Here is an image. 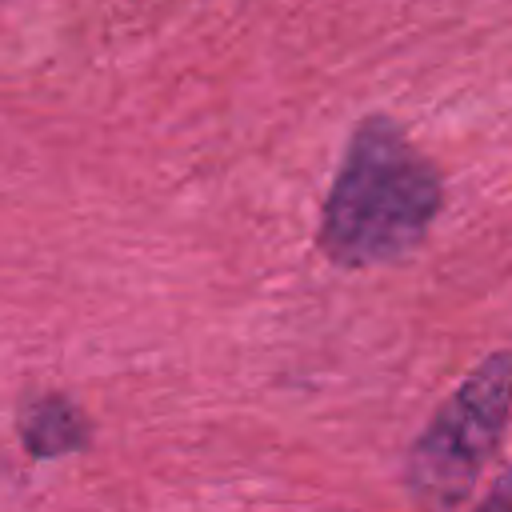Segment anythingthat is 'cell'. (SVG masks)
Wrapping results in <instances>:
<instances>
[{
  "label": "cell",
  "instance_id": "1",
  "mask_svg": "<svg viewBox=\"0 0 512 512\" xmlns=\"http://www.w3.org/2000/svg\"><path fill=\"white\" fill-rule=\"evenodd\" d=\"M444 204L436 164L392 116H364L348 136L320 212V252L340 268L396 264L424 244Z\"/></svg>",
  "mask_w": 512,
  "mask_h": 512
},
{
  "label": "cell",
  "instance_id": "2",
  "mask_svg": "<svg viewBox=\"0 0 512 512\" xmlns=\"http://www.w3.org/2000/svg\"><path fill=\"white\" fill-rule=\"evenodd\" d=\"M512 416V352L484 356L408 448L404 484L420 512L460 508Z\"/></svg>",
  "mask_w": 512,
  "mask_h": 512
},
{
  "label": "cell",
  "instance_id": "3",
  "mask_svg": "<svg viewBox=\"0 0 512 512\" xmlns=\"http://www.w3.org/2000/svg\"><path fill=\"white\" fill-rule=\"evenodd\" d=\"M16 432H20L24 452L36 460H60V456H72L92 444L88 412L60 392L32 396L16 416Z\"/></svg>",
  "mask_w": 512,
  "mask_h": 512
},
{
  "label": "cell",
  "instance_id": "4",
  "mask_svg": "<svg viewBox=\"0 0 512 512\" xmlns=\"http://www.w3.org/2000/svg\"><path fill=\"white\" fill-rule=\"evenodd\" d=\"M472 512H512V472H500L496 484L488 488V496Z\"/></svg>",
  "mask_w": 512,
  "mask_h": 512
},
{
  "label": "cell",
  "instance_id": "5",
  "mask_svg": "<svg viewBox=\"0 0 512 512\" xmlns=\"http://www.w3.org/2000/svg\"><path fill=\"white\" fill-rule=\"evenodd\" d=\"M0 468H4V456H0Z\"/></svg>",
  "mask_w": 512,
  "mask_h": 512
}]
</instances>
